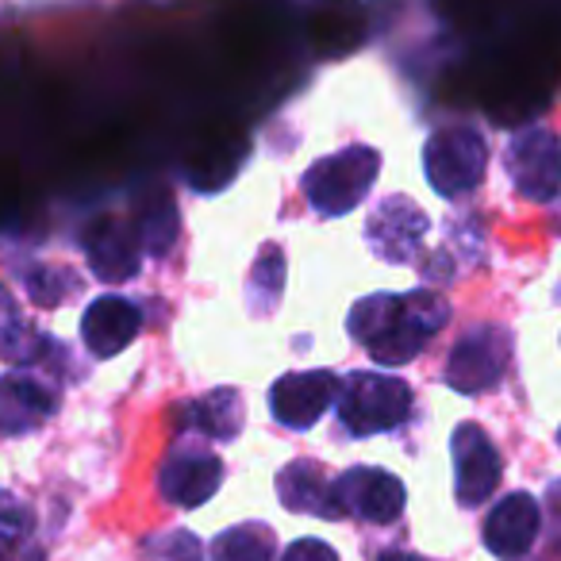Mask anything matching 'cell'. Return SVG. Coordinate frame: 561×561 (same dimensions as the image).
<instances>
[{"instance_id": "6da1fadb", "label": "cell", "mask_w": 561, "mask_h": 561, "mask_svg": "<svg viewBox=\"0 0 561 561\" xmlns=\"http://www.w3.org/2000/svg\"><path fill=\"white\" fill-rule=\"evenodd\" d=\"M446 320H450V305L438 293L415 289L400 297L377 293V297L358 300L346 328L377 366H408L446 328Z\"/></svg>"}, {"instance_id": "7a4b0ae2", "label": "cell", "mask_w": 561, "mask_h": 561, "mask_svg": "<svg viewBox=\"0 0 561 561\" xmlns=\"http://www.w3.org/2000/svg\"><path fill=\"white\" fill-rule=\"evenodd\" d=\"M381 173V154L374 147H346L331 158H320L305 173V196L320 216H346L354 211Z\"/></svg>"}, {"instance_id": "3957f363", "label": "cell", "mask_w": 561, "mask_h": 561, "mask_svg": "<svg viewBox=\"0 0 561 561\" xmlns=\"http://www.w3.org/2000/svg\"><path fill=\"white\" fill-rule=\"evenodd\" d=\"M412 415V389L392 374H351L339 389V420L351 435L397 431Z\"/></svg>"}, {"instance_id": "277c9868", "label": "cell", "mask_w": 561, "mask_h": 561, "mask_svg": "<svg viewBox=\"0 0 561 561\" xmlns=\"http://www.w3.org/2000/svg\"><path fill=\"white\" fill-rule=\"evenodd\" d=\"M484 165H489V147L473 127H443L423 147V170H427L431 188L450 201L481 185Z\"/></svg>"}, {"instance_id": "5b68a950", "label": "cell", "mask_w": 561, "mask_h": 561, "mask_svg": "<svg viewBox=\"0 0 561 561\" xmlns=\"http://www.w3.org/2000/svg\"><path fill=\"white\" fill-rule=\"evenodd\" d=\"M507 178L523 201L550 204L561 193V139L550 127H527L504 150Z\"/></svg>"}, {"instance_id": "8992f818", "label": "cell", "mask_w": 561, "mask_h": 561, "mask_svg": "<svg viewBox=\"0 0 561 561\" xmlns=\"http://www.w3.org/2000/svg\"><path fill=\"white\" fill-rule=\"evenodd\" d=\"M507 358H512V335L504 328H496V323L469 328L446 358V385L466 392V397L496 389L507 369Z\"/></svg>"}, {"instance_id": "52a82bcc", "label": "cell", "mask_w": 561, "mask_h": 561, "mask_svg": "<svg viewBox=\"0 0 561 561\" xmlns=\"http://www.w3.org/2000/svg\"><path fill=\"white\" fill-rule=\"evenodd\" d=\"M331 496H335L339 515H358L366 523H392L404 512L408 492L400 477L374 466H358L346 469L339 481H331Z\"/></svg>"}, {"instance_id": "ba28073f", "label": "cell", "mask_w": 561, "mask_h": 561, "mask_svg": "<svg viewBox=\"0 0 561 561\" xmlns=\"http://www.w3.org/2000/svg\"><path fill=\"white\" fill-rule=\"evenodd\" d=\"M454 450V492H458L461 507H477L496 492L504 461H500L492 438L484 435L477 423H461L450 438Z\"/></svg>"}, {"instance_id": "9c48e42d", "label": "cell", "mask_w": 561, "mask_h": 561, "mask_svg": "<svg viewBox=\"0 0 561 561\" xmlns=\"http://www.w3.org/2000/svg\"><path fill=\"white\" fill-rule=\"evenodd\" d=\"M423 239H427V216L412 196H389L374 208L366 224V242L381 262L404 265L420 254Z\"/></svg>"}, {"instance_id": "30bf717a", "label": "cell", "mask_w": 561, "mask_h": 561, "mask_svg": "<svg viewBox=\"0 0 561 561\" xmlns=\"http://www.w3.org/2000/svg\"><path fill=\"white\" fill-rule=\"evenodd\" d=\"M339 397V381L328 369H305V374H285L270 389V412L280 427L308 431L320 423V415Z\"/></svg>"}, {"instance_id": "8fae6325", "label": "cell", "mask_w": 561, "mask_h": 561, "mask_svg": "<svg viewBox=\"0 0 561 561\" xmlns=\"http://www.w3.org/2000/svg\"><path fill=\"white\" fill-rule=\"evenodd\" d=\"M224 484V461L208 450H170L158 469V492L173 507H201Z\"/></svg>"}, {"instance_id": "7c38bea8", "label": "cell", "mask_w": 561, "mask_h": 561, "mask_svg": "<svg viewBox=\"0 0 561 561\" xmlns=\"http://www.w3.org/2000/svg\"><path fill=\"white\" fill-rule=\"evenodd\" d=\"M139 328H142L139 305H131L127 297H116V293L96 297L85 308V316H81V339H85L93 358H116L119 351H127L135 343Z\"/></svg>"}, {"instance_id": "4fadbf2b", "label": "cell", "mask_w": 561, "mask_h": 561, "mask_svg": "<svg viewBox=\"0 0 561 561\" xmlns=\"http://www.w3.org/2000/svg\"><path fill=\"white\" fill-rule=\"evenodd\" d=\"M538 523H542L538 500L527 496V492H512V496L500 500L489 512V519H484V546H489L496 558L515 561L535 546Z\"/></svg>"}, {"instance_id": "5bb4252c", "label": "cell", "mask_w": 561, "mask_h": 561, "mask_svg": "<svg viewBox=\"0 0 561 561\" xmlns=\"http://www.w3.org/2000/svg\"><path fill=\"white\" fill-rule=\"evenodd\" d=\"M55 415V392L27 374L0 377V435H27Z\"/></svg>"}, {"instance_id": "9a60e30c", "label": "cell", "mask_w": 561, "mask_h": 561, "mask_svg": "<svg viewBox=\"0 0 561 561\" xmlns=\"http://www.w3.org/2000/svg\"><path fill=\"white\" fill-rule=\"evenodd\" d=\"M139 247H142L139 231H127V227H119L116 219H96V224L85 231L89 265H93L96 277H104V280L135 277V273H139V262H142Z\"/></svg>"}, {"instance_id": "2e32d148", "label": "cell", "mask_w": 561, "mask_h": 561, "mask_svg": "<svg viewBox=\"0 0 561 561\" xmlns=\"http://www.w3.org/2000/svg\"><path fill=\"white\" fill-rule=\"evenodd\" d=\"M280 504L289 512H308L320 515V519H339L335 496H331V481L323 477V469L316 461H293V466L280 469L277 477Z\"/></svg>"}, {"instance_id": "e0dca14e", "label": "cell", "mask_w": 561, "mask_h": 561, "mask_svg": "<svg viewBox=\"0 0 561 561\" xmlns=\"http://www.w3.org/2000/svg\"><path fill=\"white\" fill-rule=\"evenodd\" d=\"M50 354H55V343L20 316L16 300L0 285V358L12 366H39Z\"/></svg>"}, {"instance_id": "ac0fdd59", "label": "cell", "mask_w": 561, "mask_h": 561, "mask_svg": "<svg viewBox=\"0 0 561 561\" xmlns=\"http://www.w3.org/2000/svg\"><path fill=\"white\" fill-rule=\"evenodd\" d=\"M181 427L216 438V443H231L242 431V397L234 389L208 392V397L181 408Z\"/></svg>"}, {"instance_id": "d6986e66", "label": "cell", "mask_w": 561, "mask_h": 561, "mask_svg": "<svg viewBox=\"0 0 561 561\" xmlns=\"http://www.w3.org/2000/svg\"><path fill=\"white\" fill-rule=\"evenodd\" d=\"M280 289H285V254L280 247H265L257 254L254 270L247 277V305L254 316H270L280 305Z\"/></svg>"}, {"instance_id": "ffe728a7", "label": "cell", "mask_w": 561, "mask_h": 561, "mask_svg": "<svg viewBox=\"0 0 561 561\" xmlns=\"http://www.w3.org/2000/svg\"><path fill=\"white\" fill-rule=\"evenodd\" d=\"M273 530L265 523H242L211 542V561H273Z\"/></svg>"}, {"instance_id": "44dd1931", "label": "cell", "mask_w": 561, "mask_h": 561, "mask_svg": "<svg viewBox=\"0 0 561 561\" xmlns=\"http://www.w3.org/2000/svg\"><path fill=\"white\" fill-rule=\"evenodd\" d=\"M24 285H27V297L43 308H55L81 293V280L70 270H50V265H32L24 273Z\"/></svg>"}, {"instance_id": "7402d4cb", "label": "cell", "mask_w": 561, "mask_h": 561, "mask_svg": "<svg viewBox=\"0 0 561 561\" xmlns=\"http://www.w3.org/2000/svg\"><path fill=\"white\" fill-rule=\"evenodd\" d=\"M135 231H139V242L150 250V254H165L178 234V211H173L170 196H158V208L154 211H139L135 216Z\"/></svg>"}, {"instance_id": "603a6c76", "label": "cell", "mask_w": 561, "mask_h": 561, "mask_svg": "<svg viewBox=\"0 0 561 561\" xmlns=\"http://www.w3.org/2000/svg\"><path fill=\"white\" fill-rule=\"evenodd\" d=\"M27 535H32V512L16 496L0 492V561H16Z\"/></svg>"}, {"instance_id": "cb8c5ba5", "label": "cell", "mask_w": 561, "mask_h": 561, "mask_svg": "<svg viewBox=\"0 0 561 561\" xmlns=\"http://www.w3.org/2000/svg\"><path fill=\"white\" fill-rule=\"evenodd\" d=\"M147 553L154 561H204L201 542H196V535H188V530H165V535L150 538Z\"/></svg>"}, {"instance_id": "d4e9b609", "label": "cell", "mask_w": 561, "mask_h": 561, "mask_svg": "<svg viewBox=\"0 0 561 561\" xmlns=\"http://www.w3.org/2000/svg\"><path fill=\"white\" fill-rule=\"evenodd\" d=\"M280 561H339V558L328 542H320V538H300V542H293L289 550H285Z\"/></svg>"}, {"instance_id": "484cf974", "label": "cell", "mask_w": 561, "mask_h": 561, "mask_svg": "<svg viewBox=\"0 0 561 561\" xmlns=\"http://www.w3.org/2000/svg\"><path fill=\"white\" fill-rule=\"evenodd\" d=\"M381 561H423V558H415V553H400V550H392V553H385Z\"/></svg>"}, {"instance_id": "4316f807", "label": "cell", "mask_w": 561, "mask_h": 561, "mask_svg": "<svg viewBox=\"0 0 561 561\" xmlns=\"http://www.w3.org/2000/svg\"><path fill=\"white\" fill-rule=\"evenodd\" d=\"M558 443H561V431H558Z\"/></svg>"}]
</instances>
